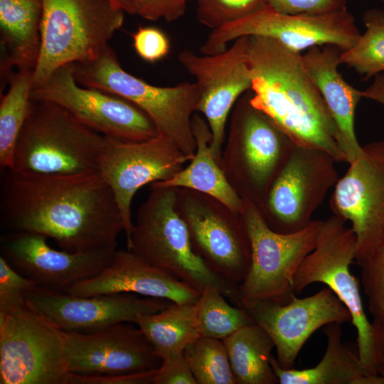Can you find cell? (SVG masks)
Instances as JSON below:
<instances>
[{
    "instance_id": "obj_28",
    "label": "cell",
    "mask_w": 384,
    "mask_h": 384,
    "mask_svg": "<svg viewBox=\"0 0 384 384\" xmlns=\"http://www.w3.org/2000/svg\"><path fill=\"white\" fill-rule=\"evenodd\" d=\"M236 384H277L270 363L274 344L259 325L250 324L223 339Z\"/></svg>"
},
{
    "instance_id": "obj_16",
    "label": "cell",
    "mask_w": 384,
    "mask_h": 384,
    "mask_svg": "<svg viewBox=\"0 0 384 384\" xmlns=\"http://www.w3.org/2000/svg\"><path fill=\"white\" fill-rule=\"evenodd\" d=\"M107 138L97 171L113 193L127 247L133 229L131 205L137 191L146 184L170 179L192 157L160 134L138 142Z\"/></svg>"
},
{
    "instance_id": "obj_36",
    "label": "cell",
    "mask_w": 384,
    "mask_h": 384,
    "mask_svg": "<svg viewBox=\"0 0 384 384\" xmlns=\"http://www.w3.org/2000/svg\"><path fill=\"white\" fill-rule=\"evenodd\" d=\"M133 47L144 60L155 63L164 59L170 51V41L161 29L139 26L132 35Z\"/></svg>"
},
{
    "instance_id": "obj_26",
    "label": "cell",
    "mask_w": 384,
    "mask_h": 384,
    "mask_svg": "<svg viewBox=\"0 0 384 384\" xmlns=\"http://www.w3.org/2000/svg\"><path fill=\"white\" fill-rule=\"evenodd\" d=\"M192 130L196 149L189 164L170 179L154 182L150 186L193 190L211 196L234 212L242 213L244 201L215 159L210 147V129L206 119L197 112L192 117Z\"/></svg>"
},
{
    "instance_id": "obj_43",
    "label": "cell",
    "mask_w": 384,
    "mask_h": 384,
    "mask_svg": "<svg viewBox=\"0 0 384 384\" xmlns=\"http://www.w3.org/2000/svg\"><path fill=\"white\" fill-rule=\"evenodd\" d=\"M378 373L379 375L384 377V351L381 354L378 361Z\"/></svg>"
},
{
    "instance_id": "obj_30",
    "label": "cell",
    "mask_w": 384,
    "mask_h": 384,
    "mask_svg": "<svg viewBox=\"0 0 384 384\" xmlns=\"http://www.w3.org/2000/svg\"><path fill=\"white\" fill-rule=\"evenodd\" d=\"M196 305L201 336L223 340L239 329L254 324L245 309L230 305L213 286L202 290Z\"/></svg>"
},
{
    "instance_id": "obj_14",
    "label": "cell",
    "mask_w": 384,
    "mask_h": 384,
    "mask_svg": "<svg viewBox=\"0 0 384 384\" xmlns=\"http://www.w3.org/2000/svg\"><path fill=\"white\" fill-rule=\"evenodd\" d=\"M30 97L62 106L81 123L110 138L138 142L159 134L149 116L130 101L79 85L71 64L55 70L31 90Z\"/></svg>"
},
{
    "instance_id": "obj_6",
    "label": "cell",
    "mask_w": 384,
    "mask_h": 384,
    "mask_svg": "<svg viewBox=\"0 0 384 384\" xmlns=\"http://www.w3.org/2000/svg\"><path fill=\"white\" fill-rule=\"evenodd\" d=\"M41 43L32 90L58 68L95 57L121 28L124 11L110 0H42Z\"/></svg>"
},
{
    "instance_id": "obj_32",
    "label": "cell",
    "mask_w": 384,
    "mask_h": 384,
    "mask_svg": "<svg viewBox=\"0 0 384 384\" xmlns=\"http://www.w3.org/2000/svg\"><path fill=\"white\" fill-rule=\"evenodd\" d=\"M183 355L197 384H236L223 340L200 336Z\"/></svg>"
},
{
    "instance_id": "obj_44",
    "label": "cell",
    "mask_w": 384,
    "mask_h": 384,
    "mask_svg": "<svg viewBox=\"0 0 384 384\" xmlns=\"http://www.w3.org/2000/svg\"><path fill=\"white\" fill-rule=\"evenodd\" d=\"M382 1L383 6V11H384V0H380Z\"/></svg>"
},
{
    "instance_id": "obj_34",
    "label": "cell",
    "mask_w": 384,
    "mask_h": 384,
    "mask_svg": "<svg viewBox=\"0 0 384 384\" xmlns=\"http://www.w3.org/2000/svg\"><path fill=\"white\" fill-rule=\"evenodd\" d=\"M196 16L204 26L215 30L268 7L267 0H194Z\"/></svg>"
},
{
    "instance_id": "obj_33",
    "label": "cell",
    "mask_w": 384,
    "mask_h": 384,
    "mask_svg": "<svg viewBox=\"0 0 384 384\" xmlns=\"http://www.w3.org/2000/svg\"><path fill=\"white\" fill-rule=\"evenodd\" d=\"M356 262L372 316L379 361L384 351V231L376 246Z\"/></svg>"
},
{
    "instance_id": "obj_41",
    "label": "cell",
    "mask_w": 384,
    "mask_h": 384,
    "mask_svg": "<svg viewBox=\"0 0 384 384\" xmlns=\"http://www.w3.org/2000/svg\"><path fill=\"white\" fill-rule=\"evenodd\" d=\"M363 97L370 99L384 105V73L374 77L373 82L363 91Z\"/></svg>"
},
{
    "instance_id": "obj_27",
    "label": "cell",
    "mask_w": 384,
    "mask_h": 384,
    "mask_svg": "<svg viewBox=\"0 0 384 384\" xmlns=\"http://www.w3.org/2000/svg\"><path fill=\"white\" fill-rule=\"evenodd\" d=\"M135 324L151 343L161 361L183 354L201 336L196 302L176 304L138 318Z\"/></svg>"
},
{
    "instance_id": "obj_7",
    "label": "cell",
    "mask_w": 384,
    "mask_h": 384,
    "mask_svg": "<svg viewBox=\"0 0 384 384\" xmlns=\"http://www.w3.org/2000/svg\"><path fill=\"white\" fill-rule=\"evenodd\" d=\"M243 94L233 107L221 167L242 199L260 209L294 142Z\"/></svg>"
},
{
    "instance_id": "obj_23",
    "label": "cell",
    "mask_w": 384,
    "mask_h": 384,
    "mask_svg": "<svg viewBox=\"0 0 384 384\" xmlns=\"http://www.w3.org/2000/svg\"><path fill=\"white\" fill-rule=\"evenodd\" d=\"M341 52L336 46L324 45L310 48L302 55L305 67L335 122L339 145L348 164L362 150L356 136L354 119L356 108L363 95L338 72Z\"/></svg>"
},
{
    "instance_id": "obj_2",
    "label": "cell",
    "mask_w": 384,
    "mask_h": 384,
    "mask_svg": "<svg viewBox=\"0 0 384 384\" xmlns=\"http://www.w3.org/2000/svg\"><path fill=\"white\" fill-rule=\"evenodd\" d=\"M251 104L294 144L321 149L347 163L335 122L303 55L269 37L250 36Z\"/></svg>"
},
{
    "instance_id": "obj_29",
    "label": "cell",
    "mask_w": 384,
    "mask_h": 384,
    "mask_svg": "<svg viewBox=\"0 0 384 384\" xmlns=\"http://www.w3.org/2000/svg\"><path fill=\"white\" fill-rule=\"evenodd\" d=\"M32 70H18L7 78L9 90L0 103V167L11 169L17 137L26 119L32 90Z\"/></svg>"
},
{
    "instance_id": "obj_18",
    "label": "cell",
    "mask_w": 384,
    "mask_h": 384,
    "mask_svg": "<svg viewBox=\"0 0 384 384\" xmlns=\"http://www.w3.org/2000/svg\"><path fill=\"white\" fill-rule=\"evenodd\" d=\"M242 307L271 337L283 369L294 368L304 344L319 328L352 319L347 307L326 286L307 297L294 294L284 302L260 300Z\"/></svg>"
},
{
    "instance_id": "obj_12",
    "label": "cell",
    "mask_w": 384,
    "mask_h": 384,
    "mask_svg": "<svg viewBox=\"0 0 384 384\" xmlns=\"http://www.w3.org/2000/svg\"><path fill=\"white\" fill-rule=\"evenodd\" d=\"M361 35L347 8L317 14H285L267 7L212 30L199 51L204 55L221 53L242 36L272 38L297 52L324 45L344 51L353 46Z\"/></svg>"
},
{
    "instance_id": "obj_22",
    "label": "cell",
    "mask_w": 384,
    "mask_h": 384,
    "mask_svg": "<svg viewBox=\"0 0 384 384\" xmlns=\"http://www.w3.org/2000/svg\"><path fill=\"white\" fill-rule=\"evenodd\" d=\"M63 292L85 297L132 293L176 304L196 302L201 294V292L127 248L117 249L99 274L75 283Z\"/></svg>"
},
{
    "instance_id": "obj_25",
    "label": "cell",
    "mask_w": 384,
    "mask_h": 384,
    "mask_svg": "<svg viewBox=\"0 0 384 384\" xmlns=\"http://www.w3.org/2000/svg\"><path fill=\"white\" fill-rule=\"evenodd\" d=\"M340 323L326 326L327 343L321 361L306 369H283L272 356L270 363L280 384H384L382 375L366 371L358 354L342 341Z\"/></svg>"
},
{
    "instance_id": "obj_39",
    "label": "cell",
    "mask_w": 384,
    "mask_h": 384,
    "mask_svg": "<svg viewBox=\"0 0 384 384\" xmlns=\"http://www.w3.org/2000/svg\"><path fill=\"white\" fill-rule=\"evenodd\" d=\"M154 384H197L184 355L161 361Z\"/></svg>"
},
{
    "instance_id": "obj_40",
    "label": "cell",
    "mask_w": 384,
    "mask_h": 384,
    "mask_svg": "<svg viewBox=\"0 0 384 384\" xmlns=\"http://www.w3.org/2000/svg\"><path fill=\"white\" fill-rule=\"evenodd\" d=\"M157 368L128 374L87 375L70 373L68 384H148L153 383Z\"/></svg>"
},
{
    "instance_id": "obj_21",
    "label": "cell",
    "mask_w": 384,
    "mask_h": 384,
    "mask_svg": "<svg viewBox=\"0 0 384 384\" xmlns=\"http://www.w3.org/2000/svg\"><path fill=\"white\" fill-rule=\"evenodd\" d=\"M130 323L91 332L65 331L70 373L87 375L128 374L158 368L161 360L144 334Z\"/></svg>"
},
{
    "instance_id": "obj_31",
    "label": "cell",
    "mask_w": 384,
    "mask_h": 384,
    "mask_svg": "<svg viewBox=\"0 0 384 384\" xmlns=\"http://www.w3.org/2000/svg\"><path fill=\"white\" fill-rule=\"evenodd\" d=\"M362 21L366 32L353 46L341 53L340 60L367 80L384 72V11L368 9Z\"/></svg>"
},
{
    "instance_id": "obj_15",
    "label": "cell",
    "mask_w": 384,
    "mask_h": 384,
    "mask_svg": "<svg viewBox=\"0 0 384 384\" xmlns=\"http://www.w3.org/2000/svg\"><path fill=\"white\" fill-rule=\"evenodd\" d=\"M249 46L250 36H242L219 53L196 54L185 49L178 55L181 66L198 87L196 112H201L209 126L210 150L220 166L228 116L238 99L252 87Z\"/></svg>"
},
{
    "instance_id": "obj_1",
    "label": "cell",
    "mask_w": 384,
    "mask_h": 384,
    "mask_svg": "<svg viewBox=\"0 0 384 384\" xmlns=\"http://www.w3.org/2000/svg\"><path fill=\"white\" fill-rule=\"evenodd\" d=\"M1 171L0 222L4 230L38 233L74 252L117 245L123 222L113 193L97 170Z\"/></svg>"
},
{
    "instance_id": "obj_19",
    "label": "cell",
    "mask_w": 384,
    "mask_h": 384,
    "mask_svg": "<svg viewBox=\"0 0 384 384\" xmlns=\"http://www.w3.org/2000/svg\"><path fill=\"white\" fill-rule=\"evenodd\" d=\"M167 299L132 293L76 296L36 287L27 305L64 331L91 332L119 323L135 324L144 314L173 304Z\"/></svg>"
},
{
    "instance_id": "obj_5",
    "label": "cell",
    "mask_w": 384,
    "mask_h": 384,
    "mask_svg": "<svg viewBox=\"0 0 384 384\" xmlns=\"http://www.w3.org/2000/svg\"><path fill=\"white\" fill-rule=\"evenodd\" d=\"M151 189L137 210L127 248L201 292L207 286L218 288L240 306L238 288L218 277L194 252L186 224L176 209L177 188Z\"/></svg>"
},
{
    "instance_id": "obj_8",
    "label": "cell",
    "mask_w": 384,
    "mask_h": 384,
    "mask_svg": "<svg viewBox=\"0 0 384 384\" xmlns=\"http://www.w3.org/2000/svg\"><path fill=\"white\" fill-rule=\"evenodd\" d=\"M356 237L346 222L334 215L322 220L314 250L304 259L293 280L296 294L314 283L328 287L349 310L356 330V348L369 375L378 376V352L375 336L360 293L359 282L350 271L356 260Z\"/></svg>"
},
{
    "instance_id": "obj_11",
    "label": "cell",
    "mask_w": 384,
    "mask_h": 384,
    "mask_svg": "<svg viewBox=\"0 0 384 384\" xmlns=\"http://www.w3.org/2000/svg\"><path fill=\"white\" fill-rule=\"evenodd\" d=\"M176 209L186 224L194 252L218 277L237 287L251 263L242 213L198 191L177 188Z\"/></svg>"
},
{
    "instance_id": "obj_24",
    "label": "cell",
    "mask_w": 384,
    "mask_h": 384,
    "mask_svg": "<svg viewBox=\"0 0 384 384\" xmlns=\"http://www.w3.org/2000/svg\"><path fill=\"white\" fill-rule=\"evenodd\" d=\"M42 0H0L1 75L34 70L41 43Z\"/></svg>"
},
{
    "instance_id": "obj_42",
    "label": "cell",
    "mask_w": 384,
    "mask_h": 384,
    "mask_svg": "<svg viewBox=\"0 0 384 384\" xmlns=\"http://www.w3.org/2000/svg\"><path fill=\"white\" fill-rule=\"evenodd\" d=\"M125 13L131 15L136 14L135 0H110Z\"/></svg>"
},
{
    "instance_id": "obj_10",
    "label": "cell",
    "mask_w": 384,
    "mask_h": 384,
    "mask_svg": "<svg viewBox=\"0 0 384 384\" xmlns=\"http://www.w3.org/2000/svg\"><path fill=\"white\" fill-rule=\"evenodd\" d=\"M64 334L28 305L0 312V383L68 384Z\"/></svg>"
},
{
    "instance_id": "obj_37",
    "label": "cell",
    "mask_w": 384,
    "mask_h": 384,
    "mask_svg": "<svg viewBox=\"0 0 384 384\" xmlns=\"http://www.w3.org/2000/svg\"><path fill=\"white\" fill-rule=\"evenodd\" d=\"M268 7L285 14H317L346 9L348 0H267Z\"/></svg>"
},
{
    "instance_id": "obj_17",
    "label": "cell",
    "mask_w": 384,
    "mask_h": 384,
    "mask_svg": "<svg viewBox=\"0 0 384 384\" xmlns=\"http://www.w3.org/2000/svg\"><path fill=\"white\" fill-rule=\"evenodd\" d=\"M348 164L334 186L330 208L351 223L356 262L376 246L384 231V141L362 146L360 155Z\"/></svg>"
},
{
    "instance_id": "obj_13",
    "label": "cell",
    "mask_w": 384,
    "mask_h": 384,
    "mask_svg": "<svg viewBox=\"0 0 384 384\" xmlns=\"http://www.w3.org/2000/svg\"><path fill=\"white\" fill-rule=\"evenodd\" d=\"M336 161L321 149L295 144L260 209L267 225L280 233L304 228L338 180Z\"/></svg>"
},
{
    "instance_id": "obj_35",
    "label": "cell",
    "mask_w": 384,
    "mask_h": 384,
    "mask_svg": "<svg viewBox=\"0 0 384 384\" xmlns=\"http://www.w3.org/2000/svg\"><path fill=\"white\" fill-rule=\"evenodd\" d=\"M36 287L0 255V312L8 313L26 306L30 293Z\"/></svg>"
},
{
    "instance_id": "obj_9",
    "label": "cell",
    "mask_w": 384,
    "mask_h": 384,
    "mask_svg": "<svg viewBox=\"0 0 384 384\" xmlns=\"http://www.w3.org/2000/svg\"><path fill=\"white\" fill-rule=\"evenodd\" d=\"M243 201L251 263L247 277L238 287L240 307L260 300L286 302L296 294L293 277L314 250L322 220L313 219L297 232L277 233L267 225L256 205Z\"/></svg>"
},
{
    "instance_id": "obj_20",
    "label": "cell",
    "mask_w": 384,
    "mask_h": 384,
    "mask_svg": "<svg viewBox=\"0 0 384 384\" xmlns=\"http://www.w3.org/2000/svg\"><path fill=\"white\" fill-rule=\"evenodd\" d=\"M1 255L38 287L63 292L99 274L117 245L87 252L53 248L45 236L27 231L7 232L1 238Z\"/></svg>"
},
{
    "instance_id": "obj_38",
    "label": "cell",
    "mask_w": 384,
    "mask_h": 384,
    "mask_svg": "<svg viewBox=\"0 0 384 384\" xmlns=\"http://www.w3.org/2000/svg\"><path fill=\"white\" fill-rule=\"evenodd\" d=\"M191 0H135L136 14L152 21H174L186 12Z\"/></svg>"
},
{
    "instance_id": "obj_4",
    "label": "cell",
    "mask_w": 384,
    "mask_h": 384,
    "mask_svg": "<svg viewBox=\"0 0 384 384\" xmlns=\"http://www.w3.org/2000/svg\"><path fill=\"white\" fill-rule=\"evenodd\" d=\"M71 66L79 85L130 101L149 116L159 134L171 139L185 154L193 156L196 142L192 117L200 99L195 82L166 87L151 85L127 72L108 45L93 58Z\"/></svg>"
},
{
    "instance_id": "obj_3",
    "label": "cell",
    "mask_w": 384,
    "mask_h": 384,
    "mask_svg": "<svg viewBox=\"0 0 384 384\" xmlns=\"http://www.w3.org/2000/svg\"><path fill=\"white\" fill-rule=\"evenodd\" d=\"M107 137L62 106L30 99L11 169L20 173L74 174L97 170Z\"/></svg>"
}]
</instances>
